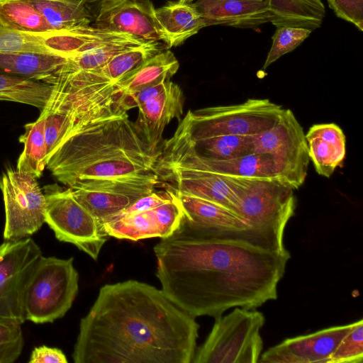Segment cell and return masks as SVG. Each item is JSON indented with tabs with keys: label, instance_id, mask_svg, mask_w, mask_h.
Returning <instances> with one entry per match:
<instances>
[{
	"label": "cell",
	"instance_id": "obj_1",
	"mask_svg": "<svg viewBox=\"0 0 363 363\" xmlns=\"http://www.w3.org/2000/svg\"><path fill=\"white\" fill-rule=\"evenodd\" d=\"M162 290L194 318L236 307L255 309L277 298L290 259L246 240L216 235L183 217L154 247Z\"/></svg>",
	"mask_w": 363,
	"mask_h": 363
},
{
	"label": "cell",
	"instance_id": "obj_2",
	"mask_svg": "<svg viewBox=\"0 0 363 363\" xmlns=\"http://www.w3.org/2000/svg\"><path fill=\"white\" fill-rule=\"evenodd\" d=\"M199 325L162 289L137 280L104 285L81 319L74 363H191Z\"/></svg>",
	"mask_w": 363,
	"mask_h": 363
},
{
	"label": "cell",
	"instance_id": "obj_3",
	"mask_svg": "<svg viewBox=\"0 0 363 363\" xmlns=\"http://www.w3.org/2000/svg\"><path fill=\"white\" fill-rule=\"evenodd\" d=\"M158 154L116 104L64 140L47 167L67 187L103 189L125 179L157 176Z\"/></svg>",
	"mask_w": 363,
	"mask_h": 363
},
{
	"label": "cell",
	"instance_id": "obj_4",
	"mask_svg": "<svg viewBox=\"0 0 363 363\" xmlns=\"http://www.w3.org/2000/svg\"><path fill=\"white\" fill-rule=\"evenodd\" d=\"M294 189L275 180L250 181L241 197L238 213L248 225L242 240L284 253L286 226L295 213Z\"/></svg>",
	"mask_w": 363,
	"mask_h": 363
},
{
	"label": "cell",
	"instance_id": "obj_5",
	"mask_svg": "<svg viewBox=\"0 0 363 363\" xmlns=\"http://www.w3.org/2000/svg\"><path fill=\"white\" fill-rule=\"evenodd\" d=\"M79 290L74 258L41 256L34 267L24 294L26 320L35 324L53 323L72 307Z\"/></svg>",
	"mask_w": 363,
	"mask_h": 363
},
{
	"label": "cell",
	"instance_id": "obj_6",
	"mask_svg": "<svg viewBox=\"0 0 363 363\" xmlns=\"http://www.w3.org/2000/svg\"><path fill=\"white\" fill-rule=\"evenodd\" d=\"M262 313L234 308L215 318L205 342L195 352L193 363H257L262 354Z\"/></svg>",
	"mask_w": 363,
	"mask_h": 363
},
{
	"label": "cell",
	"instance_id": "obj_7",
	"mask_svg": "<svg viewBox=\"0 0 363 363\" xmlns=\"http://www.w3.org/2000/svg\"><path fill=\"white\" fill-rule=\"evenodd\" d=\"M284 108L267 99L189 111L180 122L189 138L199 140L224 135H258L278 121Z\"/></svg>",
	"mask_w": 363,
	"mask_h": 363
},
{
	"label": "cell",
	"instance_id": "obj_8",
	"mask_svg": "<svg viewBox=\"0 0 363 363\" xmlns=\"http://www.w3.org/2000/svg\"><path fill=\"white\" fill-rule=\"evenodd\" d=\"M253 152L271 156L281 184L296 190L304 183L310 161L308 144L291 110L284 109L273 127L255 136Z\"/></svg>",
	"mask_w": 363,
	"mask_h": 363
},
{
	"label": "cell",
	"instance_id": "obj_9",
	"mask_svg": "<svg viewBox=\"0 0 363 363\" xmlns=\"http://www.w3.org/2000/svg\"><path fill=\"white\" fill-rule=\"evenodd\" d=\"M45 223L55 238L69 242L97 260L107 235L97 220L73 196L69 187L49 186Z\"/></svg>",
	"mask_w": 363,
	"mask_h": 363
},
{
	"label": "cell",
	"instance_id": "obj_10",
	"mask_svg": "<svg viewBox=\"0 0 363 363\" xmlns=\"http://www.w3.org/2000/svg\"><path fill=\"white\" fill-rule=\"evenodd\" d=\"M4 204L5 240L28 238L45 223L46 198L32 174L8 168L0 174Z\"/></svg>",
	"mask_w": 363,
	"mask_h": 363
},
{
	"label": "cell",
	"instance_id": "obj_11",
	"mask_svg": "<svg viewBox=\"0 0 363 363\" xmlns=\"http://www.w3.org/2000/svg\"><path fill=\"white\" fill-rule=\"evenodd\" d=\"M155 173L167 189L174 193L201 198L238 213L241 197L250 181L224 177L211 172L179 166L157 159Z\"/></svg>",
	"mask_w": 363,
	"mask_h": 363
},
{
	"label": "cell",
	"instance_id": "obj_12",
	"mask_svg": "<svg viewBox=\"0 0 363 363\" xmlns=\"http://www.w3.org/2000/svg\"><path fill=\"white\" fill-rule=\"evenodd\" d=\"M42 255L40 247L30 237L5 240L0 245V319L21 325L26 320L25 290Z\"/></svg>",
	"mask_w": 363,
	"mask_h": 363
},
{
	"label": "cell",
	"instance_id": "obj_13",
	"mask_svg": "<svg viewBox=\"0 0 363 363\" xmlns=\"http://www.w3.org/2000/svg\"><path fill=\"white\" fill-rule=\"evenodd\" d=\"M184 213L174 194L169 201L149 210L126 214L104 223L107 236L118 239L139 240L151 238H165L179 225Z\"/></svg>",
	"mask_w": 363,
	"mask_h": 363
},
{
	"label": "cell",
	"instance_id": "obj_14",
	"mask_svg": "<svg viewBox=\"0 0 363 363\" xmlns=\"http://www.w3.org/2000/svg\"><path fill=\"white\" fill-rule=\"evenodd\" d=\"M155 10L150 0H103L94 26L146 42H160Z\"/></svg>",
	"mask_w": 363,
	"mask_h": 363
},
{
	"label": "cell",
	"instance_id": "obj_15",
	"mask_svg": "<svg viewBox=\"0 0 363 363\" xmlns=\"http://www.w3.org/2000/svg\"><path fill=\"white\" fill-rule=\"evenodd\" d=\"M353 325L350 323L288 338L269 348L259 359L260 363H327L342 338Z\"/></svg>",
	"mask_w": 363,
	"mask_h": 363
},
{
	"label": "cell",
	"instance_id": "obj_16",
	"mask_svg": "<svg viewBox=\"0 0 363 363\" xmlns=\"http://www.w3.org/2000/svg\"><path fill=\"white\" fill-rule=\"evenodd\" d=\"M184 97L180 86L170 81L167 89L157 97L138 106L134 123L140 137L155 151L162 142L165 126L174 118H180Z\"/></svg>",
	"mask_w": 363,
	"mask_h": 363
},
{
	"label": "cell",
	"instance_id": "obj_17",
	"mask_svg": "<svg viewBox=\"0 0 363 363\" xmlns=\"http://www.w3.org/2000/svg\"><path fill=\"white\" fill-rule=\"evenodd\" d=\"M206 26L222 25L255 29L271 21L268 0H197Z\"/></svg>",
	"mask_w": 363,
	"mask_h": 363
},
{
	"label": "cell",
	"instance_id": "obj_18",
	"mask_svg": "<svg viewBox=\"0 0 363 363\" xmlns=\"http://www.w3.org/2000/svg\"><path fill=\"white\" fill-rule=\"evenodd\" d=\"M174 194L184 218L191 224L220 236L242 240L243 233L248 230L246 221L233 211L201 198Z\"/></svg>",
	"mask_w": 363,
	"mask_h": 363
},
{
	"label": "cell",
	"instance_id": "obj_19",
	"mask_svg": "<svg viewBox=\"0 0 363 363\" xmlns=\"http://www.w3.org/2000/svg\"><path fill=\"white\" fill-rule=\"evenodd\" d=\"M306 139L316 172L330 177L346 155V137L342 128L334 123L315 124L308 130Z\"/></svg>",
	"mask_w": 363,
	"mask_h": 363
},
{
	"label": "cell",
	"instance_id": "obj_20",
	"mask_svg": "<svg viewBox=\"0 0 363 363\" xmlns=\"http://www.w3.org/2000/svg\"><path fill=\"white\" fill-rule=\"evenodd\" d=\"M154 16L162 41L167 48L181 45L206 27L194 4L170 1L155 9Z\"/></svg>",
	"mask_w": 363,
	"mask_h": 363
},
{
	"label": "cell",
	"instance_id": "obj_21",
	"mask_svg": "<svg viewBox=\"0 0 363 363\" xmlns=\"http://www.w3.org/2000/svg\"><path fill=\"white\" fill-rule=\"evenodd\" d=\"M179 67L170 50H160L138 68L115 83L119 99L127 97L141 89L169 80Z\"/></svg>",
	"mask_w": 363,
	"mask_h": 363
},
{
	"label": "cell",
	"instance_id": "obj_22",
	"mask_svg": "<svg viewBox=\"0 0 363 363\" xmlns=\"http://www.w3.org/2000/svg\"><path fill=\"white\" fill-rule=\"evenodd\" d=\"M67 58L32 52H0V70L51 84Z\"/></svg>",
	"mask_w": 363,
	"mask_h": 363
},
{
	"label": "cell",
	"instance_id": "obj_23",
	"mask_svg": "<svg viewBox=\"0 0 363 363\" xmlns=\"http://www.w3.org/2000/svg\"><path fill=\"white\" fill-rule=\"evenodd\" d=\"M270 22L277 27L291 26L314 30L325 16L321 0H268Z\"/></svg>",
	"mask_w": 363,
	"mask_h": 363
},
{
	"label": "cell",
	"instance_id": "obj_24",
	"mask_svg": "<svg viewBox=\"0 0 363 363\" xmlns=\"http://www.w3.org/2000/svg\"><path fill=\"white\" fill-rule=\"evenodd\" d=\"M70 189L74 198L97 220L101 228L111 218L140 198L104 189Z\"/></svg>",
	"mask_w": 363,
	"mask_h": 363
},
{
	"label": "cell",
	"instance_id": "obj_25",
	"mask_svg": "<svg viewBox=\"0 0 363 363\" xmlns=\"http://www.w3.org/2000/svg\"><path fill=\"white\" fill-rule=\"evenodd\" d=\"M45 121V117L40 115L35 121L25 125L24 133L19 138L24 147L17 160L16 168L37 179L41 177L48 162Z\"/></svg>",
	"mask_w": 363,
	"mask_h": 363
},
{
	"label": "cell",
	"instance_id": "obj_26",
	"mask_svg": "<svg viewBox=\"0 0 363 363\" xmlns=\"http://www.w3.org/2000/svg\"><path fill=\"white\" fill-rule=\"evenodd\" d=\"M52 84L7 74L0 70V101L30 105L42 111L46 106Z\"/></svg>",
	"mask_w": 363,
	"mask_h": 363
},
{
	"label": "cell",
	"instance_id": "obj_27",
	"mask_svg": "<svg viewBox=\"0 0 363 363\" xmlns=\"http://www.w3.org/2000/svg\"><path fill=\"white\" fill-rule=\"evenodd\" d=\"M0 26L27 33L53 31L30 0L0 1Z\"/></svg>",
	"mask_w": 363,
	"mask_h": 363
},
{
	"label": "cell",
	"instance_id": "obj_28",
	"mask_svg": "<svg viewBox=\"0 0 363 363\" xmlns=\"http://www.w3.org/2000/svg\"><path fill=\"white\" fill-rule=\"evenodd\" d=\"M255 136L224 135L196 140L189 138L195 152L199 156L216 160H226L252 153Z\"/></svg>",
	"mask_w": 363,
	"mask_h": 363
},
{
	"label": "cell",
	"instance_id": "obj_29",
	"mask_svg": "<svg viewBox=\"0 0 363 363\" xmlns=\"http://www.w3.org/2000/svg\"><path fill=\"white\" fill-rule=\"evenodd\" d=\"M312 30L298 27H277L272 36V44L263 65L266 69L284 55L290 52L303 42Z\"/></svg>",
	"mask_w": 363,
	"mask_h": 363
},
{
	"label": "cell",
	"instance_id": "obj_30",
	"mask_svg": "<svg viewBox=\"0 0 363 363\" xmlns=\"http://www.w3.org/2000/svg\"><path fill=\"white\" fill-rule=\"evenodd\" d=\"M363 359V320L353 323L330 355L327 363H361Z\"/></svg>",
	"mask_w": 363,
	"mask_h": 363
},
{
	"label": "cell",
	"instance_id": "obj_31",
	"mask_svg": "<svg viewBox=\"0 0 363 363\" xmlns=\"http://www.w3.org/2000/svg\"><path fill=\"white\" fill-rule=\"evenodd\" d=\"M24 345L21 324L0 319V363H13L21 356Z\"/></svg>",
	"mask_w": 363,
	"mask_h": 363
},
{
	"label": "cell",
	"instance_id": "obj_32",
	"mask_svg": "<svg viewBox=\"0 0 363 363\" xmlns=\"http://www.w3.org/2000/svg\"><path fill=\"white\" fill-rule=\"evenodd\" d=\"M335 15L363 30V0H327Z\"/></svg>",
	"mask_w": 363,
	"mask_h": 363
},
{
	"label": "cell",
	"instance_id": "obj_33",
	"mask_svg": "<svg viewBox=\"0 0 363 363\" xmlns=\"http://www.w3.org/2000/svg\"><path fill=\"white\" fill-rule=\"evenodd\" d=\"M174 195V193L168 189L156 192L152 191L150 194L137 199L129 207L114 216L108 221L115 218L120 217L126 214L142 212L155 208L172 199Z\"/></svg>",
	"mask_w": 363,
	"mask_h": 363
},
{
	"label": "cell",
	"instance_id": "obj_34",
	"mask_svg": "<svg viewBox=\"0 0 363 363\" xmlns=\"http://www.w3.org/2000/svg\"><path fill=\"white\" fill-rule=\"evenodd\" d=\"M29 363H67L63 352L56 347L45 345L36 347L31 352Z\"/></svg>",
	"mask_w": 363,
	"mask_h": 363
},
{
	"label": "cell",
	"instance_id": "obj_35",
	"mask_svg": "<svg viewBox=\"0 0 363 363\" xmlns=\"http://www.w3.org/2000/svg\"><path fill=\"white\" fill-rule=\"evenodd\" d=\"M192 1H194V0H179V1L182 2V3H190Z\"/></svg>",
	"mask_w": 363,
	"mask_h": 363
},
{
	"label": "cell",
	"instance_id": "obj_36",
	"mask_svg": "<svg viewBox=\"0 0 363 363\" xmlns=\"http://www.w3.org/2000/svg\"><path fill=\"white\" fill-rule=\"evenodd\" d=\"M5 1V0H0V1Z\"/></svg>",
	"mask_w": 363,
	"mask_h": 363
}]
</instances>
